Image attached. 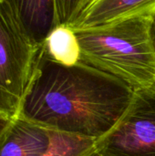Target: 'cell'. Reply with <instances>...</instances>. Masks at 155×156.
<instances>
[{"mask_svg": "<svg viewBox=\"0 0 155 156\" xmlns=\"http://www.w3.org/2000/svg\"><path fill=\"white\" fill-rule=\"evenodd\" d=\"M133 92L111 74L80 61L58 63L42 49L19 117L51 132L97 141L121 120Z\"/></svg>", "mask_w": 155, "mask_h": 156, "instance_id": "6da1fadb", "label": "cell"}, {"mask_svg": "<svg viewBox=\"0 0 155 156\" xmlns=\"http://www.w3.org/2000/svg\"><path fill=\"white\" fill-rule=\"evenodd\" d=\"M14 119L10 118L5 113L2 112L0 111V138L4 134V133L8 129V127L11 125Z\"/></svg>", "mask_w": 155, "mask_h": 156, "instance_id": "8fae6325", "label": "cell"}, {"mask_svg": "<svg viewBox=\"0 0 155 156\" xmlns=\"http://www.w3.org/2000/svg\"><path fill=\"white\" fill-rule=\"evenodd\" d=\"M152 16L72 28L79 46V61L123 80L133 89L155 84V49L150 35Z\"/></svg>", "mask_w": 155, "mask_h": 156, "instance_id": "7a4b0ae2", "label": "cell"}, {"mask_svg": "<svg viewBox=\"0 0 155 156\" xmlns=\"http://www.w3.org/2000/svg\"><path fill=\"white\" fill-rule=\"evenodd\" d=\"M41 50L10 6L0 0V111L12 119L19 116Z\"/></svg>", "mask_w": 155, "mask_h": 156, "instance_id": "3957f363", "label": "cell"}, {"mask_svg": "<svg viewBox=\"0 0 155 156\" xmlns=\"http://www.w3.org/2000/svg\"><path fill=\"white\" fill-rule=\"evenodd\" d=\"M85 0H55L58 22L70 26L82 8Z\"/></svg>", "mask_w": 155, "mask_h": 156, "instance_id": "30bf717a", "label": "cell"}, {"mask_svg": "<svg viewBox=\"0 0 155 156\" xmlns=\"http://www.w3.org/2000/svg\"><path fill=\"white\" fill-rule=\"evenodd\" d=\"M154 13L155 0H85L69 27L73 29L93 27Z\"/></svg>", "mask_w": 155, "mask_h": 156, "instance_id": "5b68a950", "label": "cell"}, {"mask_svg": "<svg viewBox=\"0 0 155 156\" xmlns=\"http://www.w3.org/2000/svg\"><path fill=\"white\" fill-rule=\"evenodd\" d=\"M19 19L28 35L43 45L48 34L59 26L55 0H4Z\"/></svg>", "mask_w": 155, "mask_h": 156, "instance_id": "52a82bcc", "label": "cell"}, {"mask_svg": "<svg viewBox=\"0 0 155 156\" xmlns=\"http://www.w3.org/2000/svg\"><path fill=\"white\" fill-rule=\"evenodd\" d=\"M50 144L51 131L18 116L0 138V156H40Z\"/></svg>", "mask_w": 155, "mask_h": 156, "instance_id": "8992f818", "label": "cell"}, {"mask_svg": "<svg viewBox=\"0 0 155 156\" xmlns=\"http://www.w3.org/2000/svg\"><path fill=\"white\" fill-rule=\"evenodd\" d=\"M92 156H98V155H97L96 154H93V155H92Z\"/></svg>", "mask_w": 155, "mask_h": 156, "instance_id": "4fadbf2b", "label": "cell"}, {"mask_svg": "<svg viewBox=\"0 0 155 156\" xmlns=\"http://www.w3.org/2000/svg\"><path fill=\"white\" fill-rule=\"evenodd\" d=\"M133 90L121 120L95 142L98 156H155V84Z\"/></svg>", "mask_w": 155, "mask_h": 156, "instance_id": "277c9868", "label": "cell"}, {"mask_svg": "<svg viewBox=\"0 0 155 156\" xmlns=\"http://www.w3.org/2000/svg\"><path fill=\"white\" fill-rule=\"evenodd\" d=\"M150 35H151L152 42H153V47H154V49H155V13L153 15V16H152V19H151Z\"/></svg>", "mask_w": 155, "mask_h": 156, "instance_id": "7c38bea8", "label": "cell"}, {"mask_svg": "<svg viewBox=\"0 0 155 156\" xmlns=\"http://www.w3.org/2000/svg\"><path fill=\"white\" fill-rule=\"evenodd\" d=\"M95 140L51 132L48 150L40 156H92L95 154Z\"/></svg>", "mask_w": 155, "mask_h": 156, "instance_id": "9c48e42d", "label": "cell"}, {"mask_svg": "<svg viewBox=\"0 0 155 156\" xmlns=\"http://www.w3.org/2000/svg\"><path fill=\"white\" fill-rule=\"evenodd\" d=\"M84 2H85V1H84Z\"/></svg>", "mask_w": 155, "mask_h": 156, "instance_id": "5bb4252c", "label": "cell"}, {"mask_svg": "<svg viewBox=\"0 0 155 156\" xmlns=\"http://www.w3.org/2000/svg\"><path fill=\"white\" fill-rule=\"evenodd\" d=\"M42 49L53 60L74 65L79 62V46L74 30L66 25L56 27L45 39Z\"/></svg>", "mask_w": 155, "mask_h": 156, "instance_id": "ba28073f", "label": "cell"}]
</instances>
